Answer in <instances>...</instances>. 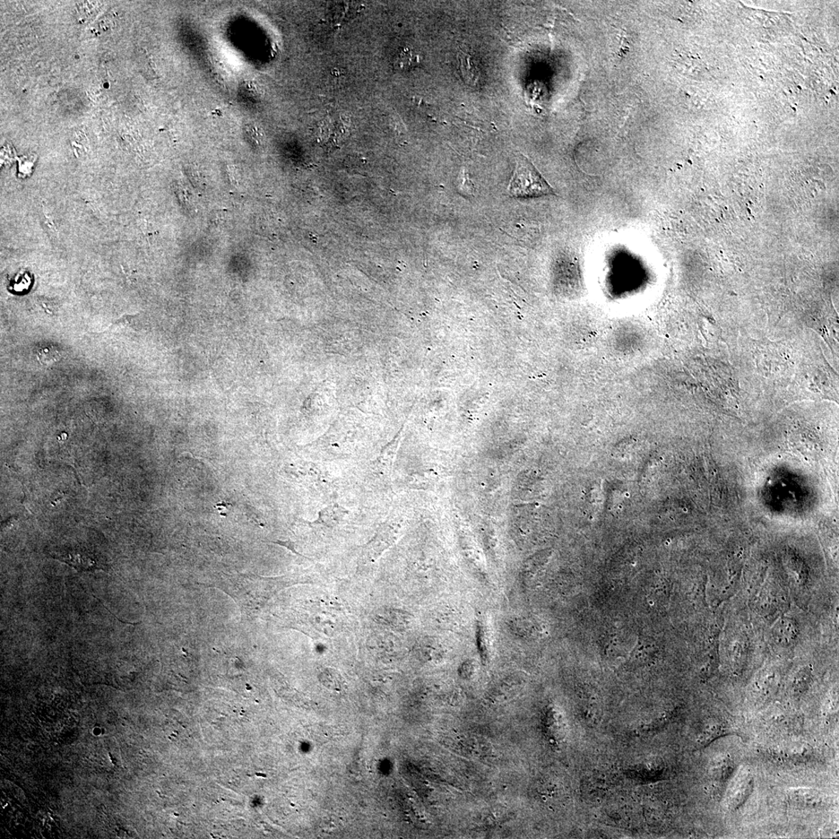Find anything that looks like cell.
<instances>
[{
	"instance_id": "cell-1",
	"label": "cell",
	"mask_w": 839,
	"mask_h": 839,
	"mask_svg": "<svg viewBox=\"0 0 839 839\" xmlns=\"http://www.w3.org/2000/svg\"><path fill=\"white\" fill-rule=\"evenodd\" d=\"M263 580L254 575H238L227 576L222 584L215 585L231 596L247 616L254 617L269 599L271 586Z\"/></svg>"
},
{
	"instance_id": "cell-2",
	"label": "cell",
	"mask_w": 839,
	"mask_h": 839,
	"mask_svg": "<svg viewBox=\"0 0 839 839\" xmlns=\"http://www.w3.org/2000/svg\"><path fill=\"white\" fill-rule=\"evenodd\" d=\"M508 192L515 197H536L555 195V190L525 155H518L514 175Z\"/></svg>"
},
{
	"instance_id": "cell-3",
	"label": "cell",
	"mask_w": 839,
	"mask_h": 839,
	"mask_svg": "<svg viewBox=\"0 0 839 839\" xmlns=\"http://www.w3.org/2000/svg\"><path fill=\"white\" fill-rule=\"evenodd\" d=\"M788 798L793 805L801 808L820 809L828 805L826 796L814 789L793 788L788 792Z\"/></svg>"
},
{
	"instance_id": "cell-4",
	"label": "cell",
	"mask_w": 839,
	"mask_h": 839,
	"mask_svg": "<svg viewBox=\"0 0 839 839\" xmlns=\"http://www.w3.org/2000/svg\"><path fill=\"white\" fill-rule=\"evenodd\" d=\"M771 755L781 762L800 763L810 760L814 751L807 743H792L773 749Z\"/></svg>"
},
{
	"instance_id": "cell-5",
	"label": "cell",
	"mask_w": 839,
	"mask_h": 839,
	"mask_svg": "<svg viewBox=\"0 0 839 839\" xmlns=\"http://www.w3.org/2000/svg\"><path fill=\"white\" fill-rule=\"evenodd\" d=\"M54 557L65 562L79 572L103 568V565L99 563L96 557H94L91 552L86 550H78L58 553V557Z\"/></svg>"
},
{
	"instance_id": "cell-6",
	"label": "cell",
	"mask_w": 839,
	"mask_h": 839,
	"mask_svg": "<svg viewBox=\"0 0 839 839\" xmlns=\"http://www.w3.org/2000/svg\"><path fill=\"white\" fill-rule=\"evenodd\" d=\"M754 785V778L751 773L745 774L739 778L729 795L728 803L730 810H737L746 803L753 792Z\"/></svg>"
},
{
	"instance_id": "cell-7",
	"label": "cell",
	"mask_w": 839,
	"mask_h": 839,
	"mask_svg": "<svg viewBox=\"0 0 839 839\" xmlns=\"http://www.w3.org/2000/svg\"><path fill=\"white\" fill-rule=\"evenodd\" d=\"M736 734V731L729 722L716 718L706 725L701 738H700V742L704 746H706L718 738Z\"/></svg>"
},
{
	"instance_id": "cell-8",
	"label": "cell",
	"mask_w": 839,
	"mask_h": 839,
	"mask_svg": "<svg viewBox=\"0 0 839 839\" xmlns=\"http://www.w3.org/2000/svg\"><path fill=\"white\" fill-rule=\"evenodd\" d=\"M734 761L729 756H724L716 760L711 768L714 781L717 785H724L729 781L735 771Z\"/></svg>"
},
{
	"instance_id": "cell-9",
	"label": "cell",
	"mask_w": 839,
	"mask_h": 839,
	"mask_svg": "<svg viewBox=\"0 0 839 839\" xmlns=\"http://www.w3.org/2000/svg\"><path fill=\"white\" fill-rule=\"evenodd\" d=\"M321 682L329 689L341 691L344 688V680L339 672L331 669L321 672Z\"/></svg>"
},
{
	"instance_id": "cell-10",
	"label": "cell",
	"mask_w": 839,
	"mask_h": 839,
	"mask_svg": "<svg viewBox=\"0 0 839 839\" xmlns=\"http://www.w3.org/2000/svg\"><path fill=\"white\" fill-rule=\"evenodd\" d=\"M39 361L43 365H53L61 358L59 351L53 347H46L39 350L38 353Z\"/></svg>"
}]
</instances>
